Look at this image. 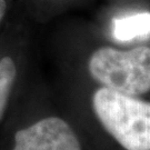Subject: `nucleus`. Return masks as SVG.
Here are the masks:
<instances>
[{
  "mask_svg": "<svg viewBox=\"0 0 150 150\" xmlns=\"http://www.w3.org/2000/svg\"><path fill=\"white\" fill-rule=\"evenodd\" d=\"M12 0H0V32L10 19Z\"/></svg>",
  "mask_w": 150,
  "mask_h": 150,
  "instance_id": "7",
  "label": "nucleus"
},
{
  "mask_svg": "<svg viewBox=\"0 0 150 150\" xmlns=\"http://www.w3.org/2000/svg\"><path fill=\"white\" fill-rule=\"evenodd\" d=\"M88 110L97 126L125 150H150V101L96 86Z\"/></svg>",
  "mask_w": 150,
  "mask_h": 150,
  "instance_id": "2",
  "label": "nucleus"
},
{
  "mask_svg": "<svg viewBox=\"0 0 150 150\" xmlns=\"http://www.w3.org/2000/svg\"><path fill=\"white\" fill-rule=\"evenodd\" d=\"M68 0H32V5L26 8V12L22 13L28 19L33 15V20H40L45 7H54L57 5H62Z\"/></svg>",
  "mask_w": 150,
  "mask_h": 150,
  "instance_id": "6",
  "label": "nucleus"
},
{
  "mask_svg": "<svg viewBox=\"0 0 150 150\" xmlns=\"http://www.w3.org/2000/svg\"><path fill=\"white\" fill-rule=\"evenodd\" d=\"M29 19L15 16L0 32V130L15 102L36 74Z\"/></svg>",
  "mask_w": 150,
  "mask_h": 150,
  "instance_id": "4",
  "label": "nucleus"
},
{
  "mask_svg": "<svg viewBox=\"0 0 150 150\" xmlns=\"http://www.w3.org/2000/svg\"><path fill=\"white\" fill-rule=\"evenodd\" d=\"M83 72L92 85L127 96H145L150 92V47L96 46L85 57Z\"/></svg>",
  "mask_w": 150,
  "mask_h": 150,
  "instance_id": "3",
  "label": "nucleus"
},
{
  "mask_svg": "<svg viewBox=\"0 0 150 150\" xmlns=\"http://www.w3.org/2000/svg\"><path fill=\"white\" fill-rule=\"evenodd\" d=\"M49 97L35 74L0 130V150H86L75 121L54 108Z\"/></svg>",
  "mask_w": 150,
  "mask_h": 150,
  "instance_id": "1",
  "label": "nucleus"
},
{
  "mask_svg": "<svg viewBox=\"0 0 150 150\" xmlns=\"http://www.w3.org/2000/svg\"><path fill=\"white\" fill-rule=\"evenodd\" d=\"M150 33V13L137 15L117 19L113 26V35L120 41H128L134 38L145 37Z\"/></svg>",
  "mask_w": 150,
  "mask_h": 150,
  "instance_id": "5",
  "label": "nucleus"
}]
</instances>
